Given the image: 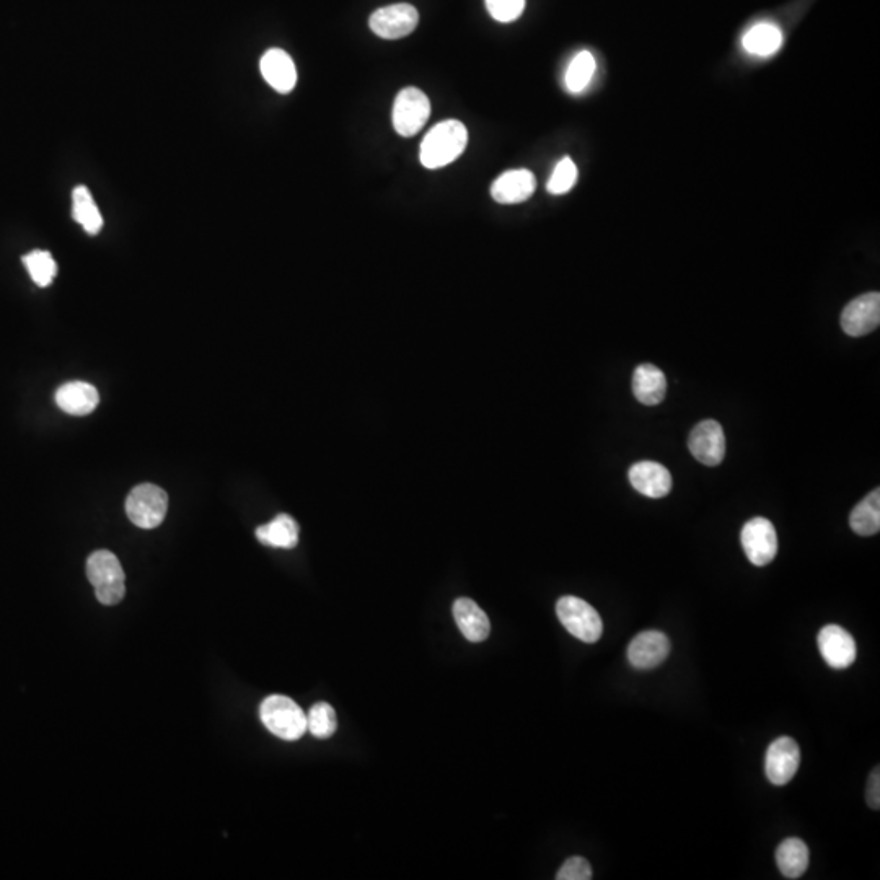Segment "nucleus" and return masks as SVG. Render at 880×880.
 <instances>
[{"label":"nucleus","instance_id":"a878e982","mask_svg":"<svg viewBox=\"0 0 880 880\" xmlns=\"http://www.w3.org/2000/svg\"><path fill=\"white\" fill-rule=\"evenodd\" d=\"M23 264L27 266L28 274L35 281L36 286H51L58 274V264L49 251H31L27 256H23Z\"/></svg>","mask_w":880,"mask_h":880},{"label":"nucleus","instance_id":"f03ea898","mask_svg":"<svg viewBox=\"0 0 880 880\" xmlns=\"http://www.w3.org/2000/svg\"><path fill=\"white\" fill-rule=\"evenodd\" d=\"M88 581L92 582L95 597L103 605H116L126 594V576L119 559L111 551L98 550L87 561Z\"/></svg>","mask_w":880,"mask_h":880},{"label":"nucleus","instance_id":"ddd939ff","mask_svg":"<svg viewBox=\"0 0 880 880\" xmlns=\"http://www.w3.org/2000/svg\"><path fill=\"white\" fill-rule=\"evenodd\" d=\"M669 654L670 641L662 631H643L628 646V660L638 670L656 669Z\"/></svg>","mask_w":880,"mask_h":880},{"label":"nucleus","instance_id":"c756f323","mask_svg":"<svg viewBox=\"0 0 880 880\" xmlns=\"http://www.w3.org/2000/svg\"><path fill=\"white\" fill-rule=\"evenodd\" d=\"M556 879L590 880L592 879V867H590L587 859L581 858V856H574V858H569L568 861L561 866L558 874H556Z\"/></svg>","mask_w":880,"mask_h":880},{"label":"nucleus","instance_id":"f257e3e1","mask_svg":"<svg viewBox=\"0 0 880 880\" xmlns=\"http://www.w3.org/2000/svg\"><path fill=\"white\" fill-rule=\"evenodd\" d=\"M468 131L457 119H447L436 124L421 142L419 159L429 170L447 167L465 152Z\"/></svg>","mask_w":880,"mask_h":880},{"label":"nucleus","instance_id":"6ab92c4d","mask_svg":"<svg viewBox=\"0 0 880 880\" xmlns=\"http://www.w3.org/2000/svg\"><path fill=\"white\" fill-rule=\"evenodd\" d=\"M633 393L639 403L646 406L659 405L667 393V380L659 367L641 364L633 374Z\"/></svg>","mask_w":880,"mask_h":880},{"label":"nucleus","instance_id":"b1692460","mask_svg":"<svg viewBox=\"0 0 880 880\" xmlns=\"http://www.w3.org/2000/svg\"><path fill=\"white\" fill-rule=\"evenodd\" d=\"M72 216L87 234L97 235L102 230V214L87 186H77L72 191Z\"/></svg>","mask_w":880,"mask_h":880},{"label":"nucleus","instance_id":"393cba45","mask_svg":"<svg viewBox=\"0 0 880 880\" xmlns=\"http://www.w3.org/2000/svg\"><path fill=\"white\" fill-rule=\"evenodd\" d=\"M595 74V59L589 51H581L572 58L568 71L564 75L566 88L571 93H581L589 87Z\"/></svg>","mask_w":880,"mask_h":880},{"label":"nucleus","instance_id":"cd10ccee","mask_svg":"<svg viewBox=\"0 0 880 880\" xmlns=\"http://www.w3.org/2000/svg\"><path fill=\"white\" fill-rule=\"evenodd\" d=\"M576 181V163L572 162L569 157H564L561 162H558L553 173H551V178L546 188H548V193L559 196V194L569 193L572 190V186L576 185Z\"/></svg>","mask_w":880,"mask_h":880},{"label":"nucleus","instance_id":"9b49d317","mask_svg":"<svg viewBox=\"0 0 880 880\" xmlns=\"http://www.w3.org/2000/svg\"><path fill=\"white\" fill-rule=\"evenodd\" d=\"M801 763V750L796 740L791 737H779L766 750L765 773L775 786L788 784Z\"/></svg>","mask_w":880,"mask_h":880},{"label":"nucleus","instance_id":"bb28decb","mask_svg":"<svg viewBox=\"0 0 880 880\" xmlns=\"http://www.w3.org/2000/svg\"><path fill=\"white\" fill-rule=\"evenodd\" d=\"M338 721L333 706L328 703L313 704L307 714V731L317 739H330L335 734Z\"/></svg>","mask_w":880,"mask_h":880},{"label":"nucleus","instance_id":"f3484780","mask_svg":"<svg viewBox=\"0 0 880 880\" xmlns=\"http://www.w3.org/2000/svg\"><path fill=\"white\" fill-rule=\"evenodd\" d=\"M54 398H56V405L64 413L74 414V416L90 414L100 403L97 388L87 382L66 383L58 388Z\"/></svg>","mask_w":880,"mask_h":880},{"label":"nucleus","instance_id":"c85d7f7f","mask_svg":"<svg viewBox=\"0 0 880 880\" xmlns=\"http://www.w3.org/2000/svg\"><path fill=\"white\" fill-rule=\"evenodd\" d=\"M489 15L501 23H511L524 14L525 0H486Z\"/></svg>","mask_w":880,"mask_h":880},{"label":"nucleus","instance_id":"39448f33","mask_svg":"<svg viewBox=\"0 0 880 880\" xmlns=\"http://www.w3.org/2000/svg\"><path fill=\"white\" fill-rule=\"evenodd\" d=\"M168 509V496L155 484H139L126 501V512L132 524L144 530L159 527Z\"/></svg>","mask_w":880,"mask_h":880},{"label":"nucleus","instance_id":"2eb2a0df","mask_svg":"<svg viewBox=\"0 0 880 880\" xmlns=\"http://www.w3.org/2000/svg\"><path fill=\"white\" fill-rule=\"evenodd\" d=\"M537 190L535 175L528 170H509L502 173L491 186V196L499 204H519L532 198Z\"/></svg>","mask_w":880,"mask_h":880},{"label":"nucleus","instance_id":"4468645a","mask_svg":"<svg viewBox=\"0 0 880 880\" xmlns=\"http://www.w3.org/2000/svg\"><path fill=\"white\" fill-rule=\"evenodd\" d=\"M630 483L639 494L647 498H664L672 489L670 471L657 462H638L630 468Z\"/></svg>","mask_w":880,"mask_h":880},{"label":"nucleus","instance_id":"9d476101","mask_svg":"<svg viewBox=\"0 0 880 880\" xmlns=\"http://www.w3.org/2000/svg\"><path fill=\"white\" fill-rule=\"evenodd\" d=\"M880 325V294L867 292L846 305L841 313V328L846 335L859 338L877 330Z\"/></svg>","mask_w":880,"mask_h":880},{"label":"nucleus","instance_id":"dca6fc26","mask_svg":"<svg viewBox=\"0 0 880 880\" xmlns=\"http://www.w3.org/2000/svg\"><path fill=\"white\" fill-rule=\"evenodd\" d=\"M264 80L279 93H291L297 84V69L284 49L273 48L263 54L260 62Z\"/></svg>","mask_w":880,"mask_h":880},{"label":"nucleus","instance_id":"a211bd4d","mask_svg":"<svg viewBox=\"0 0 880 880\" xmlns=\"http://www.w3.org/2000/svg\"><path fill=\"white\" fill-rule=\"evenodd\" d=\"M455 621L458 628L462 631L463 636L471 641V643H481L488 638L491 631V623L486 613L481 610L478 603L473 602L467 597H460L455 600L454 608Z\"/></svg>","mask_w":880,"mask_h":880},{"label":"nucleus","instance_id":"7ed1b4c3","mask_svg":"<svg viewBox=\"0 0 880 880\" xmlns=\"http://www.w3.org/2000/svg\"><path fill=\"white\" fill-rule=\"evenodd\" d=\"M260 716L271 734L287 742L299 740L307 732V714L287 696H268L261 703Z\"/></svg>","mask_w":880,"mask_h":880},{"label":"nucleus","instance_id":"aec40b11","mask_svg":"<svg viewBox=\"0 0 880 880\" xmlns=\"http://www.w3.org/2000/svg\"><path fill=\"white\" fill-rule=\"evenodd\" d=\"M256 538L263 545L291 550L299 543V525L291 515L279 514L269 524L256 528Z\"/></svg>","mask_w":880,"mask_h":880},{"label":"nucleus","instance_id":"5701e85b","mask_svg":"<svg viewBox=\"0 0 880 880\" xmlns=\"http://www.w3.org/2000/svg\"><path fill=\"white\" fill-rule=\"evenodd\" d=\"M850 525L854 533L861 537H872L880 530V491L874 489L867 494L850 515Z\"/></svg>","mask_w":880,"mask_h":880},{"label":"nucleus","instance_id":"1a4fd4ad","mask_svg":"<svg viewBox=\"0 0 880 880\" xmlns=\"http://www.w3.org/2000/svg\"><path fill=\"white\" fill-rule=\"evenodd\" d=\"M688 447L698 462L706 467H718L726 457V434L721 424L714 419L696 424L688 439Z\"/></svg>","mask_w":880,"mask_h":880},{"label":"nucleus","instance_id":"6e6552de","mask_svg":"<svg viewBox=\"0 0 880 880\" xmlns=\"http://www.w3.org/2000/svg\"><path fill=\"white\" fill-rule=\"evenodd\" d=\"M419 23L416 7L410 4H393L375 10L370 15V30L383 40H400L411 35Z\"/></svg>","mask_w":880,"mask_h":880},{"label":"nucleus","instance_id":"423d86ee","mask_svg":"<svg viewBox=\"0 0 880 880\" xmlns=\"http://www.w3.org/2000/svg\"><path fill=\"white\" fill-rule=\"evenodd\" d=\"M431 116V102L423 90L406 87L396 95L393 105V128L403 137H413L424 128Z\"/></svg>","mask_w":880,"mask_h":880},{"label":"nucleus","instance_id":"4be33fe9","mask_svg":"<svg viewBox=\"0 0 880 880\" xmlns=\"http://www.w3.org/2000/svg\"><path fill=\"white\" fill-rule=\"evenodd\" d=\"M783 33L773 23H758L745 33L742 46L748 54L768 58L781 48Z\"/></svg>","mask_w":880,"mask_h":880},{"label":"nucleus","instance_id":"7c9ffc66","mask_svg":"<svg viewBox=\"0 0 880 880\" xmlns=\"http://www.w3.org/2000/svg\"><path fill=\"white\" fill-rule=\"evenodd\" d=\"M867 804L871 809L879 810L880 807V776L879 768L872 771L869 784H867Z\"/></svg>","mask_w":880,"mask_h":880},{"label":"nucleus","instance_id":"f8f14e48","mask_svg":"<svg viewBox=\"0 0 880 880\" xmlns=\"http://www.w3.org/2000/svg\"><path fill=\"white\" fill-rule=\"evenodd\" d=\"M817 643L823 660L832 669H848L858 656V646L853 636L838 625L823 626Z\"/></svg>","mask_w":880,"mask_h":880},{"label":"nucleus","instance_id":"0eeeda50","mask_svg":"<svg viewBox=\"0 0 880 880\" xmlns=\"http://www.w3.org/2000/svg\"><path fill=\"white\" fill-rule=\"evenodd\" d=\"M740 542L748 561L755 566H766L778 555V533L775 525L765 517L748 520L740 533Z\"/></svg>","mask_w":880,"mask_h":880},{"label":"nucleus","instance_id":"412c9836","mask_svg":"<svg viewBox=\"0 0 880 880\" xmlns=\"http://www.w3.org/2000/svg\"><path fill=\"white\" fill-rule=\"evenodd\" d=\"M810 853L801 838H788L776 850V864L786 879H799L809 867Z\"/></svg>","mask_w":880,"mask_h":880},{"label":"nucleus","instance_id":"20e7f679","mask_svg":"<svg viewBox=\"0 0 880 880\" xmlns=\"http://www.w3.org/2000/svg\"><path fill=\"white\" fill-rule=\"evenodd\" d=\"M556 615L561 625L582 643H597L603 634L599 612L586 600L566 595L556 603Z\"/></svg>","mask_w":880,"mask_h":880}]
</instances>
